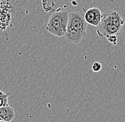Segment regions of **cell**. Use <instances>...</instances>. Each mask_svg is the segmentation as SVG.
Here are the masks:
<instances>
[{
	"label": "cell",
	"mask_w": 125,
	"mask_h": 122,
	"mask_svg": "<svg viewBox=\"0 0 125 122\" xmlns=\"http://www.w3.org/2000/svg\"><path fill=\"white\" fill-rule=\"evenodd\" d=\"M87 23L84 18V8L82 11L69 13L67 29L64 35L65 40L72 44H79L87 35Z\"/></svg>",
	"instance_id": "6da1fadb"
},
{
	"label": "cell",
	"mask_w": 125,
	"mask_h": 122,
	"mask_svg": "<svg viewBox=\"0 0 125 122\" xmlns=\"http://www.w3.org/2000/svg\"><path fill=\"white\" fill-rule=\"evenodd\" d=\"M68 18L69 13L66 11L58 10L55 11L49 18L46 30L56 37H64L67 29Z\"/></svg>",
	"instance_id": "7a4b0ae2"
},
{
	"label": "cell",
	"mask_w": 125,
	"mask_h": 122,
	"mask_svg": "<svg viewBox=\"0 0 125 122\" xmlns=\"http://www.w3.org/2000/svg\"><path fill=\"white\" fill-rule=\"evenodd\" d=\"M122 31V27H118L115 25L108 23H100L97 27V34L101 39H106L109 35L118 36Z\"/></svg>",
	"instance_id": "3957f363"
},
{
	"label": "cell",
	"mask_w": 125,
	"mask_h": 122,
	"mask_svg": "<svg viewBox=\"0 0 125 122\" xmlns=\"http://www.w3.org/2000/svg\"><path fill=\"white\" fill-rule=\"evenodd\" d=\"M100 23L112 24L122 28L125 24V19L118 11L110 10L102 13Z\"/></svg>",
	"instance_id": "277c9868"
},
{
	"label": "cell",
	"mask_w": 125,
	"mask_h": 122,
	"mask_svg": "<svg viewBox=\"0 0 125 122\" xmlns=\"http://www.w3.org/2000/svg\"><path fill=\"white\" fill-rule=\"evenodd\" d=\"M102 13L100 8L97 7H93L85 10L84 9V18L86 23L97 27L101 22Z\"/></svg>",
	"instance_id": "5b68a950"
},
{
	"label": "cell",
	"mask_w": 125,
	"mask_h": 122,
	"mask_svg": "<svg viewBox=\"0 0 125 122\" xmlns=\"http://www.w3.org/2000/svg\"><path fill=\"white\" fill-rule=\"evenodd\" d=\"M15 117V112L11 107L5 106L0 107V121L10 122Z\"/></svg>",
	"instance_id": "8992f818"
},
{
	"label": "cell",
	"mask_w": 125,
	"mask_h": 122,
	"mask_svg": "<svg viewBox=\"0 0 125 122\" xmlns=\"http://www.w3.org/2000/svg\"><path fill=\"white\" fill-rule=\"evenodd\" d=\"M9 96V94L0 90V107L9 106V102H8Z\"/></svg>",
	"instance_id": "52a82bcc"
},
{
	"label": "cell",
	"mask_w": 125,
	"mask_h": 122,
	"mask_svg": "<svg viewBox=\"0 0 125 122\" xmlns=\"http://www.w3.org/2000/svg\"><path fill=\"white\" fill-rule=\"evenodd\" d=\"M117 35H109L108 36L107 38V40L109 42L110 44H112V45H117V43H118V39H117Z\"/></svg>",
	"instance_id": "ba28073f"
},
{
	"label": "cell",
	"mask_w": 125,
	"mask_h": 122,
	"mask_svg": "<svg viewBox=\"0 0 125 122\" xmlns=\"http://www.w3.org/2000/svg\"><path fill=\"white\" fill-rule=\"evenodd\" d=\"M102 64L100 62H94L92 65V70L94 72H99L102 69Z\"/></svg>",
	"instance_id": "9c48e42d"
},
{
	"label": "cell",
	"mask_w": 125,
	"mask_h": 122,
	"mask_svg": "<svg viewBox=\"0 0 125 122\" xmlns=\"http://www.w3.org/2000/svg\"><path fill=\"white\" fill-rule=\"evenodd\" d=\"M0 122H3V121H0Z\"/></svg>",
	"instance_id": "30bf717a"
}]
</instances>
